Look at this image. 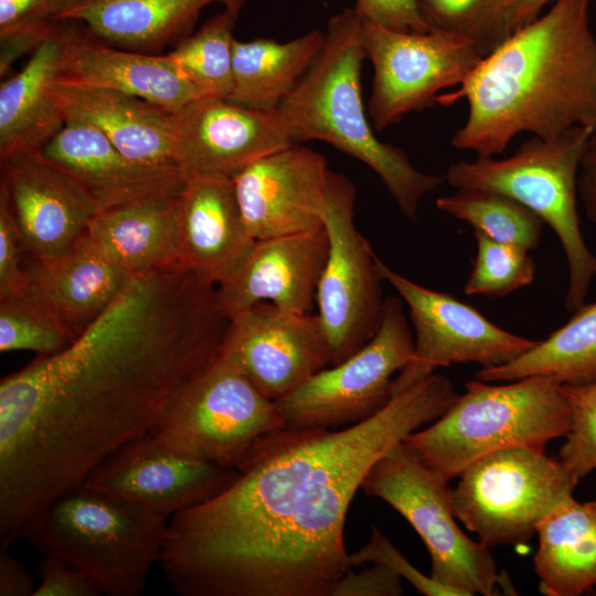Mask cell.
Wrapping results in <instances>:
<instances>
[{
	"label": "cell",
	"mask_w": 596,
	"mask_h": 596,
	"mask_svg": "<svg viewBox=\"0 0 596 596\" xmlns=\"http://www.w3.org/2000/svg\"><path fill=\"white\" fill-rule=\"evenodd\" d=\"M577 191L586 215L596 223V130L590 135L581 160Z\"/></svg>",
	"instance_id": "cell-47"
},
{
	"label": "cell",
	"mask_w": 596,
	"mask_h": 596,
	"mask_svg": "<svg viewBox=\"0 0 596 596\" xmlns=\"http://www.w3.org/2000/svg\"><path fill=\"white\" fill-rule=\"evenodd\" d=\"M73 339L23 295L0 299V351H34L52 355Z\"/></svg>",
	"instance_id": "cell-35"
},
{
	"label": "cell",
	"mask_w": 596,
	"mask_h": 596,
	"mask_svg": "<svg viewBox=\"0 0 596 596\" xmlns=\"http://www.w3.org/2000/svg\"><path fill=\"white\" fill-rule=\"evenodd\" d=\"M402 577L392 568L373 564L371 567L349 571L334 588L332 596H400Z\"/></svg>",
	"instance_id": "cell-43"
},
{
	"label": "cell",
	"mask_w": 596,
	"mask_h": 596,
	"mask_svg": "<svg viewBox=\"0 0 596 596\" xmlns=\"http://www.w3.org/2000/svg\"><path fill=\"white\" fill-rule=\"evenodd\" d=\"M22 251L7 192L0 185V299L21 294L26 285Z\"/></svg>",
	"instance_id": "cell-40"
},
{
	"label": "cell",
	"mask_w": 596,
	"mask_h": 596,
	"mask_svg": "<svg viewBox=\"0 0 596 596\" xmlns=\"http://www.w3.org/2000/svg\"><path fill=\"white\" fill-rule=\"evenodd\" d=\"M550 0H503L493 34V49L510 34L538 19Z\"/></svg>",
	"instance_id": "cell-45"
},
{
	"label": "cell",
	"mask_w": 596,
	"mask_h": 596,
	"mask_svg": "<svg viewBox=\"0 0 596 596\" xmlns=\"http://www.w3.org/2000/svg\"><path fill=\"white\" fill-rule=\"evenodd\" d=\"M169 520L131 498L81 485L54 500L25 539L84 567L107 596H139L160 563Z\"/></svg>",
	"instance_id": "cell-6"
},
{
	"label": "cell",
	"mask_w": 596,
	"mask_h": 596,
	"mask_svg": "<svg viewBox=\"0 0 596 596\" xmlns=\"http://www.w3.org/2000/svg\"><path fill=\"white\" fill-rule=\"evenodd\" d=\"M457 393L433 373L340 430L264 437L214 498L173 515L160 564L181 596H332L353 567L344 522L371 466Z\"/></svg>",
	"instance_id": "cell-2"
},
{
	"label": "cell",
	"mask_w": 596,
	"mask_h": 596,
	"mask_svg": "<svg viewBox=\"0 0 596 596\" xmlns=\"http://www.w3.org/2000/svg\"><path fill=\"white\" fill-rule=\"evenodd\" d=\"M286 427L227 355L182 386L150 432L210 462L237 469L267 435Z\"/></svg>",
	"instance_id": "cell-10"
},
{
	"label": "cell",
	"mask_w": 596,
	"mask_h": 596,
	"mask_svg": "<svg viewBox=\"0 0 596 596\" xmlns=\"http://www.w3.org/2000/svg\"><path fill=\"white\" fill-rule=\"evenodd\" d=\"M547 375L561 384L581 385L596 381V301L583 305L561 328L511 362L482 368L483 382H510Z\"/></svg>",
	"instance_id": "cell-31"
},
{
	"label": "cell",
	"mask_w": 596,
	"mask_h": 596,
	"mask_svg": "<svg viewBox=\"0 0 596 596\" xmlns=\"http://www.w3.org/2000/svg\"><path fill=\"white\" fill-rule=\"evenodd\" d=\"M448 482L397 443L365 473L361 490L396 510L417 532L430 556V576L460 596L515 595L490 549L469 539L456 523Z\"/></svg>",
	"instance_id": "cell-8"
},
{
	"label": "cell",
	"mask_w": 596,
	"mask_h": 596,
	"mask_svg": "<svg viewBox=\"0 0 596 596\" xmlns=\"http://www.w3.org/2000/svg\"><path fill=\"white\" fill-rule=\"evenodd\" d=\"M60 25L61 20H53L0 34V76H7L14 62L55 35Z\"/></svg>",
	"instance_id": "cell-44"
},
{
	"label": "cell",
	"mask_w": 596,
	"mask_h": 596,
	"mask_svg": "<svg viewBox=\"0 0 596 596\" xmlns=\"http://www.w3.org/2000/svg\"><path fill=\"white\" fill-rule=\"evenodd\" d=\"M594 130L575 127L551 138L533 136L507 158L478 157L448 167L445 180L456 189H481L520 202L558 237L568 265L564 306L584 305L596 277V256L583 237L577 211V178Z\"/></svg>",
	"instance_id": "cell-7"
},
{
	"label": "cell",
	"mask_w": 596,
	"mask_h": 596,
	"mask_svg": "<svg viewBox=\"0 0 596 596\" xmlns=\"http://www.w3.org/2000/svg\"><path fill=\"white\" fill-rule=\"evenodd\" d=\"M212 3L240 14L246 0H81L60 20L78 21L110 45L157 54L191 34Z\"/></svg>",
	"instance_id": "cell-26"
},
{
	"label": "cell",
	"mask_w": 596,
	"mask_h": 596,
	"mask_svg": "<svg viewBox=\"0 0 596 596\" xmlns=\"http://www.w3.org/2000/svg\"><path fill=\"white\" fill-rule=\"evenodd\" d=\"M238 470L204 460L148 432L102 460L82 485L111 491L170 520L228 488Z\"/></svg>",
	"instance_id": "cell-16"
},
{
	"label": "cell",
	"mask_w": 596,
	"mask_h": 596,
	"mask_svg": "<svg viewBox=\"0 0 596 596\" xmlns=\"http://www.w3.org/2000/svg\"><path fill=\"white\" fill-rule=\"evenodd\" d=\"M362 34L373 66L368 109L376 130L429 107L440 91L459 86L483 57L473 39L437 29L404 32L363 20Z\"/></svg>",
	"instance_id": "cell-13"
},
{
	"label": "cell",
	"mask_w": 596,
	"mask_h": 596,
	"mask_svg": "<svg viewBox=\"0 0 596 596\" xmlns=\"http://www.w3.org/2000/svg\"><path fill=\"white\" fill-rule=\"evenodd\" d=\"M354 9L363 20L395 31L428 32L434 30L422 15L416 0H354Z\"/></svg>",
	"instance_id": "cell-41"
},
{
	"label": "cell",
	"mask_w": 596,
	"mask_h": 596,
	"mask_svg": "<svg viewBox=\"0 0 596 596\" xmlns=\"http://www.w3.org/2000/svg\"><path fill=\"white\" fill-rule=\"evenodd\" d=\"M36 586L26 566L7 549H0V596H33Z\"/></svg>",
	"instance_id": "cell-46"
},
{
	"label": "cell",
	"mask_w": 596,
	"mask_h": 596,
	"mask_svg": "<svg viewBox=\"0 0 596 596\" xmlns=\"http://www.w3.org/2000/svg\"><path fill=\"white\" fill-rule=\"evenodd\" d=\"M439 196L436 206L470 224L492 240L532 251L539 247L544 222L530 209L504 194L481 189H457Z\"/></svg>",
	"instance_id": "cell-32"
},
{
	"label": "cell",
	"mask_w": 596,
	"mask_h": 596,
	"mask_svg": "<svg viewBox=\"0 0 596 596\" xmlns=\"http://www.w3.org/2000/svg\"><path fill=\"white\" fill-rule=\"evenodd\" d=\"M570 428V407L554 377L532 375L501 385L475 379L440 417L403 443L449 482L489 453L519 445L545 448Z\"/></svg>",
	"instance_id": "cell-5"
},
{
	"label": "cell",
	"mask_w": 596,
	"mask_h": 596,
	"mask_svg": "<svg viewBox=\"0 0 596 596\" xmlns=\"http://www.w3.org/2000/svg\"><path fill=\"white\" fill-rule=\"evenodd\" d=\"M39 153L79 183L99 210L151 195L179 194L184 184L177 167L132 161L84 124L65 123Z\"/></svg>",
	"instance_id": "cell-23"
},
{
	"label": "cell",
	"mask_w": 596,
	"mask_h": 596,
	"mask_svg": "<svg viewBox=\"0 0 596 596\" xmlns=\"http://www.w3.org/2000/svg\"><path fill=\"white\" fill-rule=\"evenodd\" d=\"M350 563L352 567L366 563L385 565L427 596H460L457 590L437 583L432 576L416 570L375 525H372L369 542L350 554Z\"/></svg>",
	"instance_id": "cell-38"
},
{
	"label": "cell",
	"mask_w": 596,
	"mask_h": 596,
	"mask_svg": "<svg viewBox=\"0 0 596 596\" xmlns=\"http://www.w3.org/2000/svg\"><path fill=\"white\" fill-rule=\"evenodd\" d=\"M238 14L224 9L196 32L180 40L168 55L203 96L230 98L233 91V30Z\"/></svg>",
	"instance_id": "cell-33"
},
{
	"label": "cell",
	"mask_w": 596,
	"mask_h": 596,
	"mask_svg": "<svg viewBox=\"0 0 596 596\" xmlns=\"http://www.w3.org/2000/svg\"><path fill=\"white\" fill-rule=\"evenodd\" d=\"M413 350L403 300L390 296L382 323L371 340L275 402L285 426L332 428L373 416L392 398V376L409 362Z\"/></svg>",
	"instance_id": "cell-12"
},
{
	"label": "cell",
	"mask_w": 596,
	"mask_h": 596,
	"mask_svg": "<svg viewBox=\"0 0 596 596\" xmlns=\"http://www.w3.org/2000/svg\"><path fill=\"white\" fill-rule=\"evenodd\" d=\"M362 25L354 8L328 21L320 53L277 111L294 143L319 140L360 160L379 175L402 213L415 220L422 199L445 177L422 172L402 149L374 134L361 89Z\"/></svg>",
	"instance_id": "cell-4"
},
{
	"label": "cell",
	"mask_w": 596,
	"mask_h": 596,
	"mask_svg": "<svg viewBox=\"0 0 596 596\" xmlns=\"http://www.w3.org/2000/svg\"><path fill=\"white\" fill-rule=\"evenodd\" d=\"M590 0H556L485 55L458 88L436 102L468 103L454 148L478 157L502 153L520 132L551 138L596 130V38Z\"/></svg>",
	"instance_id": "cell-3"
},
{
	"label": "cell",
	"mask_w": 596,
	"mask_h": 596,
	"mask_svg": "<svg viewBox=\"0 0 596 596\" xmlns=\"http://www.w3.org/2000/svg\"><path fill=\"white\" fill-rule=\"evenodd\" d=\"M26 275L21 295L73 340L113 304L132 277L85 234L63 255L35 260L26 268Z\"/></svg>",
	"instance_id": "cell-24"
},
{
	"label": "cell",
	"mask_w": 596,
	"mask_h": 596,
	"mask_svg": "<svg viewBox=\"0 0 596 596\" xmlns=\"http://www.w3.org/2000/svg\"><path fill=\"white\" fill-rule=\"evenodd\" d=\"M25 251L34 260L66 253L99 211L70 174L40 153L1 162V182Z\"/></svg>",
	"instance_id": "cell-19"
},
{
	"label": "cell",
	"mask_w": 596,
	"mask_h": 596,
	"mask_svg": "<svg viewBox=\"0 0 596 596\" xmlns=\"http://www.w3.org/2000/svg\"><path fill=\"white\" fill-rule=\"evenodd\" d=\"M78 21L63 20L57 82L132 95L172 111L203 97L167 55L110 45Z\"/></svg>",
	"instance_id": "cell-20"
},
{
	"label": "cell",
	"mask_w": 596,
	"mask_h": 596,
	"mask_svg": "<svg viewBox=\"0 0 596 596\" xmlns=\"http://www.w3.org/2000/svg\"><path fill=\"white\" fill-rule=\"evenodd\" d=\"M534 567L547 596H578L596 585V500L574 498L538 525Z\"/></svg>",
	"instance_id": "cell-29"
},
{
	"label": "cell",
	"mask_w": 596,
	"mask_h": 596,
	"mask_svg": "<svg viewBox=\"0 0 596 596\" xmlns=\"http://www.w3.org/2000/svg\"><path fill=\"white\" fill-rule=\"evenodd\" d=\"M216 285L183 264L132 275L63 351L0 382V545L157 424L220 355L230 326Z\"/></svg>",
	"instance_id": "cell-1"
},
{
	"label": "cell",
	"mask_w": 596,
	"mask_h": 596,
	"mask_svg": "<svg viewBox=\"0 0 596 596\" xmlns=\"http://www.w3.org/2000/svg\"><path fill=\"white\" fill-rule=\"evenodd\" d=\"M277 110L200 97L177 111L174 163L184 179L234 178L256 160L292 145Z\"/></svg>",
	"instance_id": "cell-18"
},
{
	"label": "cell",
	"mask_w": 596,
	"mask_h": 596,
	"mask_svg": "<svg viewBox=\"0 0 596 596\" xmlns=\"http://www.w3.org/2000/svg\"><path fill=\"white\" fill-rule=\"evenodd\" d=\"M81 0H0V34L60 20Z\"/></svg>",
	"instance_id": "cell-42"
},
{
	"label": "cell",
	"mask_w": 596,
	"mask_h": 596,
	"mask_svg": "<svg viewBox=\"0 0 596 596\" xmlns=\"http://www.w3.org/2000/svg\"><path fill=\"white\" fill-rule=\"evenodd\" d=\"M473 235L477 252L464 287L465 295L504 297L534 280L535 263L529 251L498 242L479 231Z\"/></svg>",
	"instance_id": "cell-34"
},
{
	"label": "cell",
	"mask_w": 596,
	"mask_h": 596,
	"mask_svg": "<svg viewBox=\"0 0 596 596\" xmlns=\"http://www.w3.org/2000/svg\"><path fill=\"white\" fill-rule=\"evenodd\" d=\"M177 225L180 263L216 286L237 274L256 244L243 220L234 181L224 175L184 179Z\"/></svg>",
	"instance_id": "cell-21"
},
{
	"label": "cell",
	"mask_w": 596,
	"mask_h": 596,
	"mask_svg": "<svg viewBox=\"0 0 596 596\" xmlns=\"http://www.w3.org/2000/svg\"><path fill=\"white\" fill-rule=\"evenodd\" d=\"M324 42V31L311 30L288 42L273 39L234 41L233 91L230 100L274 111L310 68Z\"/></svg>",
	"instance_id": "cell-30"
},
{
	"label": "cell",
	"mask_w": 596,
	"mask_h": 596,
	"mask_svg": "<svg viewBox=\"0 0 596 596\" xmlns=\"http://www.w3.org/2000/svg\"><path fill=\"white\" fill-rule=\"evenodd\" d=\"M329 249L324 226L256 241L237 274L216 287L223 311L233 315L267 301L296 312H311Z\"/></svg>",
	"instance_id": "cell-22"
},
{
	"label": "cell",
	"mask_w": 596,
	"mask_h": 596,
	"mask_svg": "<svg viewBox=\"0 0 596 596\" xmlns=\"http://www.w3.org/2000/svg\"><path fill=\"white\" fill-rule=\"evenodd\" d=\"M40 584L33 596L104 595L98 582L73 560L54 553L44 554L36 566Z\"/></svg>",
	"instance_id": "cell-39"
},
{
	"label": "cell",
	"mask_w": 596,
	"mask_h": 596,
	"mask_svg": "<svg viewBox=\"0 0 596 596\" xmlns=\"http://www.w3.org/2000/svg\"><path fill=\"white\" fill-rule=\"evenodd\" d=\"M571 413V428L560 448V462L577 485L596 469V381L562 384Z\"/></svg>",
	"instance_id": "cell-36"
},
{
	"label": "cell",
	"mask_w": 596,
	"mask_h": 596,
	"mask_svg": "<svg viewBox=\"0 0 596 596\" xmlns=\"http://www.w3.org/2000/svg\"><path fill=\"white\" fill-rule=\"evenodd\" d=\"M51 95L65 123L94 127L132 161L177 167V111L120 92L57 81L51 85Z\"/></svg>",
	"instance_id": "cell-25"
},
{
	"label": "cell",
	"mask_w": 596,
	"mask_h": 596,
	"mask_svg": "<svg viewBox=\"0 0 596 596\" xmlns=\"http://www.w3.org/2000/svg\"><path fill=\"white\" fill-rule=\"evenodd\" d=\"M63 52V20L24 67L0 85V160L39 153L65 124L51 95Z\"/></svg>",
	"instance_id": "cell-27"
},
{
	"label": "cell",
	"mask_w": 596,
	"mask_h": 596,
	"mask_svg": "<svg viewBox=\"0 0 596 596\" xmlns=\"http://www.w3.org/2000/svg\"><path fill=\"white\" fill-rule=\"evenodd\" d=\"M222 353L267 398L290 394L330 364L318 315L258 302L230 318Z\"/></svg>",
	"instance_id": "cell-15"
},
{
	"label": "cell",
	"mask_w": 596,
	"mask_h": 596,
	"mask_svg": "<svg viewBox=\"0 0 596 596\" xmlns=\"http://www.w3.org/2000/svg\"><path fill=\"white\" fill-rule=\"evenodd\" d=\"M355 198L354 184L331 171L323 214L329 249L316 292L331 365L373 338L385 309L377 257L354 224Z\"/></svg>",
	"instance_id": "cell-11"
},
{
	"label": "cell",
	"mask_w": 596,
	"mask_h": 596,
	"mask_svg": "<svg viewBox=\"0 0 596 596\" xmlns=\"http://www.w3.org/2000/svg\"><path fill=\"white\" fill-rule=\"evenodd\" d=\"M377 269L408 307L415 328L413 355L392 382V396L419 383L438 366L478 363L483 368L513 361L535 343L509 332L454 296L421 286L385 265Z\"/></svg>",
	"instance_id": "cell-14"
},
{
	"label": "cell",
	"mask_w": 596,
	"mask_h": 596,
	"mask_svg": "<svg viewBox=\"0 0 596 596\" xmlns=\"http://www.w3.org/2000/svg\"><path fill=\"white\" fill-rule=\"evenodd\" d=\"M330 173L324 156L300 143L242 170L233 181L249 234L258 241L322 227Z\"/></svg>",
	"instance_id": "cell-17"
},
{
	"label": "cell",
	"mask_w": 596,
	"mask_h": 596,
	"mask_svg": "<svg viewBox=\"0 0 596 596\" xmlns=\"http://www.w3.org/2000/svg\"><path fill=\"white\" fill-rule=\"evenodd\" d=\"M458 477L449 489L453 512L489 549L530 540L577 486L560 460L528 445L489 453Z\"/></svg>",
	"instance_id": "cell-9"
},
{
	"label": "cell",
	"mask_w": 596,
	"mask_h": 596,
	"mask_svg": "<svg viewBox=\"0 0 596 596\" xmlns=\"http://www.w3.org/2000/svg\"><path fill=\"white\" fill-rule=\"evenodd\" d=\"M178 195H151L102 209L85 235L131 275L181 264Z\"/></svg>",
	"instance_id": "cell-28"
},
{
	"label": "cell",
	"mask_w": 596,
	"mask_h": 596,
	"mask_svg": "<svg viewBox=\"0 0 596 596\" xmlns=\"http://www.w3.org/2000/svg\"><path fill=\"white\" fill-rule=\"evenodd\" d=\"M434 29L473 39L481 53L493 50V34L503 0H416Z\"/></svg>",
	"instance_id": "cell-37"
}]
</instances>
